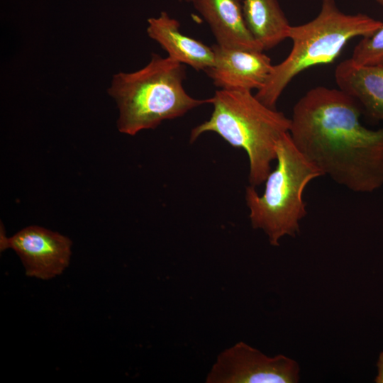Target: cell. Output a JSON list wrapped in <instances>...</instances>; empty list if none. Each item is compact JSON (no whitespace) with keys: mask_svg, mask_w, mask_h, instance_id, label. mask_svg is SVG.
Instances as JSON below:
<instances>
[{"mask_svg":"<svg viewBox=\"0 0 383 383\" xmlns=\"http://www.w3.org/2000/svg\"><path fill=\"white\" fill-rule=\"evenodd\" d=\"M334 77L338 89L383 123V66L358 65L349 58L337 65Z\"/></svg>","mask_w":383,"mask_h":383,"instance_id":"cell-11","label":"cell"},{"mask_svg":"<svg viewBox=\"0 0 383 383\" xmlns=\"http://www.w3.org/2000/svg\"><path fill=\"white\" fill-rule=\"evenodd\" d=\"M383 23L364 13L348 14L335 0H322L318 14L310 21L292 26L288 38L292 47L287 57L273 65L264 86L255 94L266 106L276 104L290 82L304 70L329 64L349 40L374 33Z\"/></svg>","mask_w":383,"mask_h":383,"instance_id":"cell-4","label":"cell"},{"mask_svg":"<svg viewBox=\"0 0 383 383\" xmlns=\"http://www.w3.org/2000/svg\"><path fill=\"white\" fill-rule=\"evenodd\" d=\"M72 240L57 232L38 226H29L7 239L21 259L26 275L48 280L60 275L69 266Z\"/></svg>","mask_w":383,"mask_h":383,"instance_id":"cell-7","label":"cell"},{"mask_svg":"<svg viewBox=\"0 0 383 383\" xmlns=\"http://www.w3.org/2000/svg\"><path fill=\"white\" fill-rule=\"evenodd\" d=\"M192 4L209 24L218 45L264 50L246 26L241 0H193Z\"/></svg>","mask_w":383,"mask_h":383,"instance_id":"cell-9","label":"cell"},{"mask_svg":"<svg viewBox=\"0 0 383 383\" xmlns=\"http://www.w3.org/2000/svg\"><path fill=\"white\" fill-rule=\"evenodd\" d=\"M379 4L383 6V0H375Z\"/></svg>","mask_w":383,"mask_h":383,"instance_id":"cell-15","label":"cell"},{"mask_svg":"<svg viewBox=\"0 0 383 383\" xmlns=\"http://www.w3.org/2000/svg\"><path fill=\"white\" fill-rule=\"evenodd\" d=\"M177 20L162 11L157 17L148 19L147 33L158 43L174 60L197 71H205L213 64V50L201 41L180 31Z\"/></svg>","mask_w":383,"mask_h":383,"instance_id":"cell-10","label":"cell"},{"mask_svg":"<svg viewBox=\"0 0 383 383\" xmlns=\"http://www.w3.org/2000/svg\"><path fill=\"white\" fill-rule=\"evenodd\" d=\"M300 367L284 355L269 357L240 341L221 352L206 383H296Z\"/></svg>","mask_w":383,"mask_h":383,"instance_id":"cell-6","label":"cell"},{"mask_svg":"<svg viewBox=\"0 0 383 383\" xmlns=\"http://www.w3.org/2000/svg\"><path fill=\"white\" fill-rule=\"evenodd\" d=\"M362 66H383V25L374 33L362 37L350 57Z\"/></svg>","mask_w":383,"mask_h":383,"instance_id":"cell-13","label":"cell"},{"mask_svg":"<svg viewBox=\"0 0 383 383\" xmlns=\"http://www.w3.org/2000/svg\"><path fill=\"white\" fill-rule=\"evenodd\" d=\"M377 374L374 379L376 383H383V351L379 354L377 362Z\"/></svg>","mask_w":383,"mask_h":383,"instance_id":"cell-14","label":"cell"},{"mask_svg":"<svg viewBox=\"0 0 383 383\" xmlns=\"http://www.w3.org/2000/svg\"><path fill=\"white\" fill-rule=\"evenodd\" d=\"M209 120L194 127L190 143L206 132H214L231 146L243 149L249 160L250 185L263 183L276 160V146L288 133L290 118L260 101L251 91H216Z\"/></svg>","mask_w":383,"mask_h":383,"instance_id":"cell-3","label":"cell"},{"mask_svg":"<svg viewBox=\"0 0 383 383\" xmlns=\"http://www.w3.org/2000/svg\"><path fill=\"white\" fill-rule=\"evenodd\" d=\"M185 1H187V2H192V3L193 1V0H185Z\"/></svg>","mask_w":383,"mask_h":383,"instance_id":"cell-16","label":"cell"},{"mask_svg":"<svg viewBox=\"0 0 383 383\" xmlns=\"http://www.w3.org/2000/svg\"><path fill=\"white\" fill-rule=\"evenodd\" d=\"M243 11L248 30L264 50L288 38L292 25L277 0H244Z\"/></svg>","mask_w":383,"mask_h":383,"instance_id":"cell-12","label":"cell"},{"mask_svg":"<svg viewBox=\"0 0 383 383\" xmlns=\"http://www.w3.org/2000/svg\"><path fill=\"white\" fill-rule=\"evenodd\" d=\"M276 167L265 179L264 192L255 187L245 189L249 218L255 229L267 235L270 245L278 246L285 235L295 237L300 231V221L306 214L303 199L310 182L323 176L297 149L289 133L284 134L276 146Z\"/></svg>","mask_w":383,"mask_h":383,"instance_id":"cell-5","label":"cell"},{"mask_svg":"<svg viewBox=\"0 0 383 383\" xmlns=\"http://www.w3.org/2000/svg\"><path fill=\"white\" fill-rule=\"evenodd\" d=\"M185 77V65L155 53L140 70L116 74L108 93L118 108V130L135 135L211 104V98L199 99L188 94L183 87Z\"/></svg>","mask_w":383,"mask_h":383,"instance_id":"cell-2","label":"cell"},{"mask_svg":"<svg viewBox=\"0 0 383 383\" xmlns=\"http://www.w3.org/2000/svg\"><path fill=\"white\" fill-rule=\"evenodd\" d=\"M360 114L357 101L341 89L316 87L294 104L289 133L322 175L369 193L383 186V127L367 128Z\"/></svg>","mask_w":383,"mask_h":383,"instance_id":"cell-1","label":"cell"},{"mask_svg":"<svg viewBox=\"0 0 383 383\" xmlns=\"http://www.w3.org/2000/svg\"><path fill=\"white\" fill-rule=\"evenodd\" d=\"M213 64L204 72L219 89H260L273 65L263 51L212 46Z\"/></svg>","mask_w":383,"mask_h":383,"instance_id":"cell-8","label":"cell"}]
</instances>
